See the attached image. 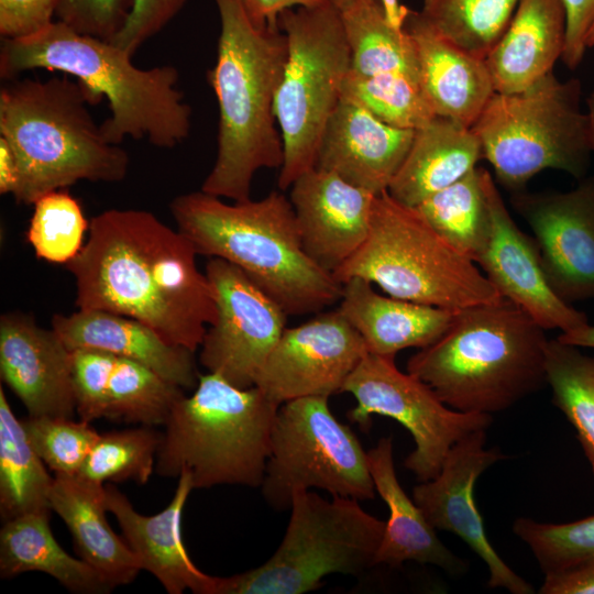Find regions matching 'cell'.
Masks as SVG:
<instances>
[{
    "instance_id": "83f0119b",
    "label": "cell",
    "mask_w": 594,
    "mask_h": 594,
    "mask_svg": "<svg viewBox=\"0 0 594 594\" xmlns=\"http://www.w3.org/2000/svg\"><path fill=\"white\" fill-rule=\"evenodd\" d=\"M50 503L68 527L79 558L113 588L138 576L142 570L138 558L107 520L105 485L79 475H55Z\"/></svg>"
},
{
    "instance_id": "ab89813d",
    "label": "cell",
    "mask_w": 594,
    "mask_h": 594,
    "mask_svg": "<svg viewBox=\"0 0 594 594\" xmlns=\"http://www.w3.org/2000/svg\"><path fill=\"white\" fill-rule=\"evenodd\" d=\"M513 531L529 547L544 574L594 560V515L564 524L519 517Z\"/></svg>"
},
{
    "instance_id": "cb8c5ba5",
    "label": "cell",
    "mask_w": 594,
    "mask_h": 594,
    "mask_svg": "<svg viewBox=\"0 0 594 594\" xmlns=\"http://www.w3.org/2000/svg\"><path fill=\"white\" fill-rule=\"evenodd\" d=\"M418 57L420 88L436 116L471 128L495 94L484 59L440 35L418 11L404 23Z\"/></svg>"
},
{
    "instance_id": "7dc6e473",
    "label": "cell",
    "mask_w": 594,
    "mask_h": 594,
    "mask_svg": "<svg viewBox=\"0 0 594 594\" xmlns=\"http://www.w3.org/2000/svg\"><path fill=\"white\" fill-rule=\"evenodd\" d=\"M540 594H594V560L546 573Z\"/></svg>"
},
{
    "instance_id": "11a10c76",
    "label": "cell",
    "mask_w": 594,
    "mask_h": 594,
    "mask_svg": "<svg viewBox=\"0 0 594 594\" xmlns=\"http://www.w3.org/2000/svg\"><path fill=\"white\" fill-rule=\"evenodd\" d=\"M586 47L587 48L594 47V23L591 26L586 36Z\"/></svg>"
},
{
    "instance_id": "2e32d148",
    "label": "cell",
    "mask_w": 594,
    "mask_h": 594,
    "mask_svg": "<svg viewBox=\"0 0 594 594\" xmlns=\"http://www.w3.org/2000/svg\"><path fill=\"white\" fill-rule=\"evenodd\" d=\"M359 332L336 309L286 328L257 375L255 386L277 405L341 393L367 354Z\"/></svg>"
},
{
    "instance_id": "1f68e13d",
    "label": "cell",
    "mask_w": 594,
    "mask_h": 594,
    "mask_svg": "<svg viewBox=\"0 0 594 594\" xmlns=\"http://www.w3.org/2000/svg\"><path fill=\"white\" fill-rule=\"evenodd\" d=\"M491 178L486 168L476 166L415 207L444 240L474 263L485 248L492 228Z\"/></svg>"
},
{
    "instance_id": "44dd1931",
    "label": "cell",
    "mask_w": 594,
    "mask_h": 594,
    "mask_svg": "<svg viewBox=\"0 0 594 594\" xmlns=\"http://www.w3.org/2000/svg\"><path fill=\"white\" fill-rule=\"evenodd\" d=\"M415 132L386 124L341 98L322 133L316 167L378 195L388 189Z\"/></svg>"
},
{
    "instance_id": "4dcf8cb0",
    "label": "cell",
    "mask_w": 594,
    "mask_h": 594,
    "mask_svg": "<svg viewBox=\"0 0 594 594\" xmlns=\"http://www.w3.org/2000/svg\"><path fill=\"white\" fill-rule=\"evenodd\" d=\"M54 477L32 447L22 420L0 387V515L3 521L29 513H51Z\"/></svg>"
},
{
    "instance_id": "74e56055",
    "label": "cell",
    "mask_w": 594,
    "mask_h": 594,
    "mask_svg": "<svg viewBox=\"0 0 594 594\" xmlns=\"http://www.w3.org/2000/svg\"><path fill=\"white\" fill-rule=\"evenodd\" d=\"M341 98L399 129L418 130L436 117L420 86L396 73L359 76L349 72L342 84Z\"/></svg>"
},
{
    "instance_id": "f546056e",
    "label": "cell",
    "mask_w": 594,
    "mask_h": 594,
    "mask_svg": "<svg viewBox=\"0 0 594 594\" xmlns=\"http://www.w3.org/2000/svg\"><path fill=\"white\" fill-rule=\"evenodd\" d=\"M43 572L73 593L103 594L113 587L87 562L56 541L50 513H29L6 520L0 530V575L11 579Z\"/></svg>"
},
{
    "instance_id": "8fae6325",
    "label": "cell",
    "mask_w": 594,
    "mask_h": 594,
    "mask_svg": "<svg viewBox=\"0 0 594 594\" xmlns=\"http://www.w3.org/2000/svg\"><path fill=\"white\" fill-rule=\"evenodd\" d=\"M278 26L286 36L287 57L274 103L284 147L277 185L286 190L316 167L322 133L351 69V53L331 0L284 11Z\"/></svg>"
},
{
    "instance_id": "f907efd6",
    "label": "cell",
    "mask_w": 594,
    "mask_h": 594,
    "mask_svg": "<svg viewBox=\"0 0 594 594\" xmlns=\"http://www.w3.org/2000/svg\"><path fill=\"white\" fill-rule=\"evenodd\" d=\"M385 15L388 24L397 31L404 30V23L410 11L407 7L400 4L399 0H376Z\"/></svg>"
},
{
    "instance_id": "d6986e66",
    "label": "cell",
    "mask_w": 594,
    "mask_h": 594,
    "mask_svg": "<svg viewBox=\"0 0 594 594\" xmlns=\"http://www.w3.org/2000/svg\"><path fill=\"white\" fill-rule=\"evenodd\" d=\"M375 194L317 167L290 186L302 248L327 272L334 273L369 235Z\"/></svg>"
},
{
    "instance_id": "52a82bcc",
    "label": "cell",
    "mask_w": 594,
    "mask_h": 594,
    "mask_svg": "<svg viewBox=\"0 0 594 594\" xmlns=\"http://www.w3.org/2000/svg\"><path fill=\"white\" fill-rule=\"evenodd\" d=\"M279 405L258 387H238L217 373L199 374L190 396L174 406L157 452L155 472L194 488L261 486Z\"/></svg>"
},
{
    "instance_id": "816d5d0a",
    "label": "cell",
    "mask_w": 594,
    "mask_h": 594,
    "mask_svg": "<svg viewBox=\"0 0 594 594\" xmlns=\"http://www.w3.org/2000/svg\"><path fill=\"white\" fill-rule=\"evenodd\" d=\"M563 343L575 345L578 348L594 349V324H585L578 329L561 332L558 337Z\"/></svg>"
},
{
    "instance_id": "ffe728a7",
    "label": "cell",
    "mask_w": 594,
    "mask_h": 594,
    "mask_svg": "<svg viewBox=\"0 0 594 594\" xmlns=\"http://www.w3.org/2000/svg\"><path fill=\"white\" fill-rule=\"evenodd\" d=\"M0 375L30 417H67L76 411L72 350L30 315L0 318Z\"/></svg>"
},
{
    "instance_id": "7a4b0ae2",
    "label": "cell",
    "mask_w": 594,
    "mask_h": 594,
    "mask_svg": "<svg viewBox=\"0 0 594 594\" xmlns=\"http://www.w3.org/2000/svg\"><path fill=\"white\" fill-rule=\"evenodd\" d=\"M32 69L72 76L97 103L106 99L110 116L100 127L112 144L131 138L173 148L189 136L191 108L177 88L179 74L172 65L140 68L112 42L53 21L32 35L2 41L1 78L11 80Z\"/></svg>"
},
{
    "instance_id": "30bf717a",
    "label": "cell",
    "mask_w": 594,
    "mask_h": 594,
    "mask_svg": "<svg viewBox=\"0 0 594 594\" xmlns=\"http://www.w3.org/2000/svg\"><path fill=\"white\" fill-rule=\"evenodd\" d=\"M285 536L262 565L217 576L216 594H301L322 586L326 575H360L375 564L386 521L358 499H327L309 490L292 497Z\"/></svg>"
},
{
    "instance_id": "7402d4cb",
    "label": "cell",
    "mask_w": 594,
    "mask_h": 594,
    "mask_svg": "<svg viewBox=\"0 0 594 594\" xmlns=\"http://www.w3.org/2000/svg\"><path fill=\"white\" fill-rule=\"evenodd\" d=\"M106 506L116 517L123 538L138 558L142 570L153 574L169 594L190 590L196 594H216L217 576L199 570L191 561L182 536V516L194 490L187 471L169 504L152 516L139 514L117 487L105 485Z\"/></svg>"
},
{
    "instance_id": "5b68a950",
    "label": "cell",
    "mask_w": 594,
    "mask_h": 594,
    "mask_svg": "<svg viewBox=\"0 0 594 594\" xmlns=\"http://www.w3.org/2000/svg\"><path fill=\"white\" fill-rule=\"evenodd\" d=\"M506 298L455 312L447 332L407 361L450 408L493 415L547 385L549 339Z\"/></svg>"
},
{
    "instance_id": "60d3db41",
    "label": "cell",
    "mask_w": 594,
    "mask_h": 594,
    "mask_svg": "<svg viewBox=\"0 0 594 594\" xmlns=\"http://www.w3.org/2000/svg\"><path fill=\"white\" fill-rule=\"evenodd\" d=\"M22 422L32 447L55 475H77L99 437L81 419L29 416Z\"/></svg>"
},
{
    "instance_id": "9c48e42d",
    "label": "cell",
    "mask_w": 594,
    "mask_h": 594,
    "mask_svg": "<svg viewBox=\"0 0 594 594\" xmlns=\"http://www.w3.org/2000/svg\"><path fill=\"white\" fill-rule=\"evenodd\" d=\"M581 82L553 72L521 91L495 92L471 127L497 182L513 194L544 169L582 179L592 152Z\"/></svg>"
},
{
    "instance_id": "b9f144b4",
    "label": "cell",
    "mask_w": 594,
    "mask_h": 594,
    "mask_svg": "<svg viewBox=\"0 0 594 594\" xmlns=\"http://www.w3.org/2000/svg\"><path fill=\"white\" fill-rule=\"evenodd\" d=\"M114 360V355L102 351H72L73 391L79 419L91 422L107 417Z\"/></svg>"
},
{
    "instance_id": "ee69618b",
    "label": "cell",
    "mask_w": 594,
    "mask_h": 594,
    "mask_svg": "<svg viewBox=\"0 0 594 594\" xmlns=\"http://www.w3.org/2000/svg\"><path fill=\"white\" fill-rule=\"evenodd\" d=\"M122 30L111 41L130 55L157 34L184 7L187 0H131Z\"/></svg>"
},
{
    "instance_id": "d6a6232c",
    "label": "cell",
    "mask_w": 594,
    "mask_h": 594,
    "mask_svg": "<svg viewBox=\"0 0 594 594\" xmlns=\"http://www.w3.org/2000/svg\"><path fill=\"white\" fill-rule=\"evenodd\" d=\"M340 13L351 53V73H396L420 86L418 57L410 36L388 24L376 0H358Z\"/></svg>"
},
{
    "instance_id": "7c38bea8",
    "label": "cell",
    "mask_w": 594,
    "mask_h": 594,
    "mask_svg": "<svg viewBox=\"0 0 594 594\" xmlns=\"http://www.w3.org/2000/svg\"><path fill=\"white\" fill-rule=\"evenodd\" d=\"M261 491L277 510L290 507L297 490L320 488L332 496L372 499L375 487L367 452L351 428L329 408V397L282 404L276 413Z\"/></svg>"
},
{
    "instance_id": "d4e9b609",
    "label": "cell",
    "mask_w": 594,
    "mask_h": 594,
    "mask_svg": "<svg viewBox=\"0 0 594 594\" xmlns=\"http://www.w3.org/2000/svg\"><path fill=\"white\" fill-rule=\"evenodd\" d=\"M339 301L337 309L359 332L367 352L394 358L402 350L435 343L458 311L380 295L360 277L343 283Z\"/></svg>"
},
{
    "instance_id": "f5cc1de1",
    "label": "cell",
    "mask_w": 594,
    "mask_h": 594,
    "mask_svg": "<svg viewBox=\"0 0 594 594\" xmlns=\"http://www.w3.org/2000/svg\"><path fill=\"white\" fill-rule=\"evenodd\" d=\"M586 117L588 122V132L592 152L594 153V89L586 100Z\"/></svg>"
},
{
    "instance_id": "ac0fdd59",
    "label": "cell",
    "mask_w": 594,
    "mask_h": 594,
    "mask_svg": "<svg viewBox=\"0 0 594 594\" xmlns=\"http://www.w3.org/2000/svg\"><path fill=\"white\" fill-rule=\"evenodd\" d=\"M488 198L492 228L475 264L502 297L526 311L544 330L566 332L587 324L585 312L562 300L549 285L536 240L515 223L493 177Z\"/></svg>"
},
{
    "instance_id": "c3c4849f",
    "label": "cell",
    "mask_w": 594,
    "mask_h": 594,
    "mask_svg": "<svg viewBox=\"0 0 594 594\" xmlns=\"http://www.w3.org/2000/svg\"><path fill=\"white\" fill-rule=\"evenodd\" d=\"M326 0H242L251 21L258 28H279V15L298 7H312Z\"/></svg>"
},
{
    "instance_id": "8992f818",
    "label": "cell",
    "mask_w": 594,
    "mask_h": 594,
    "mask_svg": "<svg viewBox=\"0 0 594 594\" xmlns=\"http://www.w3.org/2000/svg\"><path fill=\"white\" fill-rule=\"evenodd\" d=\"M11 80L0 90V138L18 162V204L33 205L79 180L125 178L129 154L102 134L88 109L97 102L84 85L67 75Z\"/></svg>"
},
{
    "instance_id": "f1b7e54d",
    "label": "cell",
    "mask_w": 594,
    "mask_h": 594,
    "mask_svg": "<svg viewBox=\"0 0 594 594\" xmlns=\"http://www.w3.org/2000/svg\"><path fill=\"white\" fill-rule=\"evenodd\" d=\"M482 158L481 142L471 128L436 116L416 130L387 191L397 201L417 207L464 177Z\"/></svg>"
},
{
    "instance_id": "6da1fadb",
    "label": "cell",
    "mask_w": 594,
    "mask_h": 594,
    "mask_svg": "<svg viewBox=\"0 0 594 594\" xmlns=\"http://www.w3.org/2000/svg\"><path fill=\"white\" fill-rule=\"evenodd\" d=\"M188 238L141 209H108L66 264L78 309L134 318L167 342L196 352L218 315L213 288Z\"/></svg>"
},
{
    "instance_id": "4fadbf2b",
    "label": "cell",
    "mask_w": 594,
    "mask_h": 594,
    "mask_svg": "<svg viewBox=\"0 0 594 594\" xmlns=\"http://www.w3.org/2000/svg\"><path fill=\"white\" fill-rule=\"evenodd\" d=\"M341 393L355 398L356 406L346 416L364 431L370 429L372 415L393 418L409 431L415 450L404 465L419 482L440 472L459 440L493 422L492 415L450 408L427 383L402 372L394 356L367 353L348 376Z\"/></svg>"
},
{
    "instance_id": "bcb514c9",
    "label": "cell",
    "mask_w": 594,
    "mask_h": 594,
    "mask_svg": "<svg viewBox=\"0 0 594 594\" xmlns=\"http://www.w3.org/2000/svg\"><path fill=\"white\" fill-rule=\"evenodd\" d=\"M562 1L566 13V33L561 59L569 69H575L587 50L586 36L594 23V0Z\"/></svg>"
},
{
    "instance_id": "e575fe53",
    "label": "cell",
    "mask_w": 594,
    "mask_h": 594,
    "mask_svg": "<svg viewBox=\"0 0 594 594\" xmlns=\"http://www.w3.org/2000/svg\"><path fill=\"white\" fill-rule=\"evenodd\" d=\"M520 0H424L421 16L443 37L485 59Z\"/></svg>"
},
{
    "instance_id": "603a6c76",
    "label": "cell",
    "mask_w": 594,
    "mask_h": 594,
    "mask_svg": "<svg viewBox=\"0 0 594 594\" xmlns=\"http://www.w3.org/2000/svg\"><path fill=\"white\" fill-rule=\"evenodd\" d=\"M52 329L72 351L97 350L142 363L184 391L195 389L198 384L195 352L167 342L134 318L78 309L70 315H55Z\"/></svg>"
},
{
    "instance_id": "277c9868",
    "label": "cell",
    "mask_w": 594,
    "mask_h": 594,
    "mask_svg": "<svg viewBox=\"0 0 594 594\" xmlns=\"http://www.w3.org/2000/svg\"><path fill=\"white\" fill-rule=\"evenodd\" d=\"M169 210L198 255L238 266L287 316L320 312L340 300L343 284L304 250L284 194L273 190L258 200L228 204L199 190L175 197Z\"/></svg>"
},
{
    "instance_id": "4316f807",
    "label": "cell",
    "mask_w": 594,
    "mask_h": 594,
    "mask_svg": "<svg viewBox=\"0 0 594 594\" xmlns=\"http://www.w3.org/2000/svg\"><path fill=\"white\" fill-rule=\"evenodd\" d=\"M367 462L375 491L389 510L375 564L398 568L415 561L453 575L465 573L466 562L442 543L437 530L403 490L395 471L392 437L381 438L367 451Z\"/></svg>"
},
{
    "instance_id": "8d00e7d4",
    "label": "cell",
    "mask_w": 594,
    "mask_h": 594,
    "mask_svg": "<svg viewBox=\"0 0 594 594\" xmlns=\"http://www.w3.org/2000/svg\"><path fill=\"white\" fill-rule=\"evenodd\" d=\"M163 433L150 426L99 433L79 473L96 483L131 480L146 484L155 471Z\"/></svg>"
},
{
    "instance_id": "ba28073f",
    "label": "cell",
    "mask_w": 594,
    "mask_h": 594,
    "mask_svg": "<svg viewBox=\"0 0 594 594\" xmlns=\"http://www.w3.org/2000/svg\"><path fill=\"white\" fill-rule=\"evenodd\" d=\"M333 275L342 284L360 277L388 296L453 311L504 298L417 208L387 190L375 196L366 240Z\"/></svg>"
},
{
    "instance_id": "e0dca14e",
    "label": "cell",
    "mask_w": 594,
    "mask_h": 594,
    "mask_svg": "<svg viewBox=\"0 0 594 594\" xmlns=\"http://www.w3.org/2000/svg\"><path fill=\"white\" fill-rule=\"evenodd\" d=\"M553 292L565 302L594 299V177L568 191L514 193Z\"/></svg>"
},
{
    "instance_id": "5bb4252c",
    "label": "cell",
    "mask_w": 594,
    "mask_h": 594,
    "mask_svg": "<svg viewBox=\"0 0 594 594\" xmlns=\"http://www.w3.org/2000/svg\"><path fill=\"white\" fill-rule=\"evenodd\" d=\"M205 273L215 292L218 315L206 331L199 361L208 372L238 387H253L286 329L288 316L232 263L210 257Z\"/></svg>"
},
{
    "instance_id": "db71d44e",
    "label": "cell",
    "mask_w": 594,
    "mask_h": 594,
    "mask_svg": "<svg viewBox=\"0 0 594 594\" xmlns=\"http://www.w3.org/2000/svg\"><path fill=\"white\" fill-rule=\"evenodd\" d=\"M331 1L339 9V11H342V10L351 7L358 0H331Z\"/></svg>"
},
{
    "instance_id": "7bdbcfd3",
    "label": "cell",
    "mask_w": 594,
    "mask_h": 594,
    "mask_svg": "<svg viewBox=\"0 0 594 594\" xmlns=\"http://www.w3.org/2000/svg\"><path fill=\"white\" fill-rule=\"evenodd\" d=\"M131 0H58L57 21L74 31L112 41L124 26Z\"/></svg>"
},
{
    "instance_id": "836d02e7",
    "label": "cell",
    "mask_w": 594,
    "mask_h": 594,
    "mask_svg": "<svg viewBox=\"0 0 594 594\" xmlns=\"http://www.w3.org/2000/svg\"><path fill=\"white\" fill-rule=\"evenodd\" d=\"M552 404L574 428L594 475V356L551 339L546 354Z\"/></svg>"
},
{
    "instance_id": "9a60e30c",
    "label": "cell",
    "mask_w": 594,
    "mask_h": 594,
    "mask_svg": "<svg viewBox=\"0 0 594 594\" xmlns=\"http://www.w3.org/2000/svg\"><path fill=\"white\" fill-rule=\"evenodd\" d=\"M486 429L470 432L447 454L440 472L413 490V499L429 524L461 538L488 569V586L512 594H532L535 588L518 575L493 548L474 499L477 479L501 460L498 448H486Z\"/></svg>"
},
{
    "instance_id": "681fc988",
    "label": "cell",
    "mask_w": 594,
    "mask_h": 594,
    "mask_svg": "<svg viewBox=\"0 0 594 594\" xmlns=\"http://www.w3.org/2000/svg\"><path fill=\"white\" fill-rule=\"evenodd\" d=\"M19 183L18 162L6 140L0 138V194L13 195Z\"/></svg>"
},
{
    "instance_id": "3957f363",
    "label": "cell",
    "mask_w": 594,
    "mask_h": 594,
    "mask_svg": "<svg viewBox=\"0 0 594 594\" xmlns=\"http://www.w3.org/2000/svg\"><path fill=\"white\" fill-rule=\"evenodd\" d=\"M220 15L217 58L207 80L218 102L217 156L201 189L251 199L255 174L280 168L284 147L274 110L287 57L279 28H258L242 0H213Z\"/></svg>"
},
{
    "instance_id": "f35d334b",
    "label": "cell",
    "mask_w": 594,
    "mask_h": 594,
    "mask_svg": "<svg viewBox=\"0 0 594 594\" xmlns=\"http://www.w3.org/2000/svg\"><path fill=\"white\" fill-rule=\"evenodd\" d=\"M33 206L28 242L38 258L66 265L80 252L89 231L79 201L59 189L40 197Z\"/></svg>"
},
{
    "instance_id": "f6af8a7d",
    "label": "cell",
    "mask_w": 594,
    "mask_h": 594,
    "mask_svg": "<svg viewBox=\"0 0 594 594\" xmlns=\"http://www.w3.org/2000/svg\"><path fill=\"white\" fill-rule=\"evenodd\" d=\"M58 0H0L3 38L32 35L53 22Z\"/></svg>"
},
{
    "instance_id": "484cf974",
    "label": "cell",
    "mask_w": 594,
    "mask_h": 594,
    "mask_svg": "<svg viewBox=\"0 0 594 594\" xmlns=\"http://www.w3.org/2000/svg\"><path fill=\"white\" fill-rule=\"evenodd\" d=\"M566 33L562 0H520L492 51L485 57L495 92L527 89L553 72Z\"/></svg>"
},
{
    "instance_id": "d590c367",
    "label": "cell",
    "mask_w": 594,
    "mask_h": 594,
    "mask_svg": "<svg viewBox=\"0 0 594 594\" xmlns=\"http://www.w3.org/2000/svg\"><path fill=\"white\" fill-rule=\"evenodd\" d=\"M184 389L146 365L116 356L107 417L143 426L164 425Z\"/></svg>"
}]
</instances>
